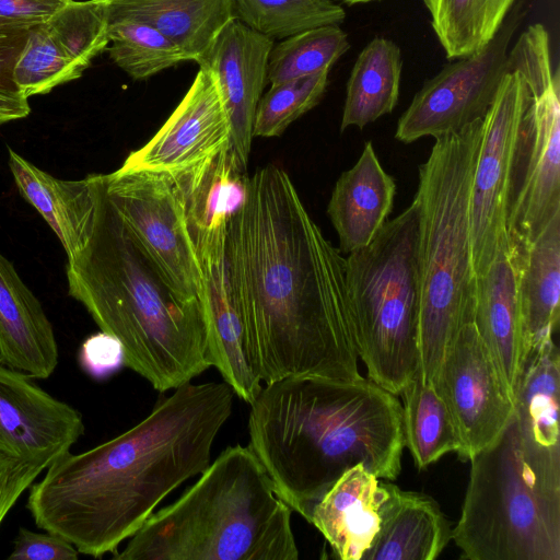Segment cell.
I'll return each mask as SVG.
<instances>
[{
	"label": "cell",
	"instance_id": "obj_31",
	"mask_svg": "<svg viewBox=\"0 0 560 560\" xmlns=\"http://www.w3.org/2000/svg\"><path fill=\"white\" fill-rule=\"evenodd\" d=\"M234 19L272 39L303 31L340 25L346 18L335 0H232Z\"/></svg>",
	"mask_w": 560,
	"mask_h": 560
},
{
	"label": "cell",
	"instance_id": "obj_34",
	"mask_svg": "<svg viewBox=\"0 0 560 560\" xmlns=\"http://www.w3.org/2000/svg\"><path fill=\"white\" fill-rule=\"evenodd\" d=\"M84 69L55 40L44 23L28 28L14 63L15 89L27 98L82 77Z\"/></svg>",
	"mask_w": 560,
	"mask_h": 560
},
{
	"label": "cell",
	"instance_id": "obj_7",
	"mask_svg": "<svg viewBox=\"0 0 560 560\" xmlns=\"http://www.w3.org/2000/svg\"><path fill=\"white\" fill-rule=\"evenodd\" d=\"M345 260L358 358L371 381L399 395L419 369L416 202Z\"/></svg>",
	"mask_w": 560,
	"mask_h": 560
},
{
	"label": "cell",
	"instance_id": "obj_42",
	"mask_svg": "<svg viewBox=\"0 0 560 560\" xmlns=\"http://www.w3.org/2000/svg\"><path fill=\"white\" fill-rule=\"evenodd\" d=\"M335 1L343 2L349 5H353V4H359V3H368V2H372V1H376V0H335Z\"/></svg>",
	"mask_w": 560,
	"mask_h": 560
},
{
	"label": "cell",
	"instance_id": "obj_15",
	"mask_svg": "<svg viewBox=\"0 0 560 560\" xmlns=\"http://www.w3.org/2000/svg\"><path fill=\"white\" fill-rule=\"evenodd\" d=\"M231 125L217 82L199 70L185 96L141 148L130 152L120 168L164 173L173 178L230 147Z\"/></svg>",
	"mask_w": 560,
	"mask_h": 560
},
{
	"label": "cell",
	"instance_id": "obj_28",
	"mask_svg": "<svg viewBox=\"0 0 560 560\" xmlns=\"http://www.w3.org/2000/svg\"><path fill=\"white\" fill-rule=\"evenodd\" d=\"M400 48L376 36L359 54L347 82L340 130L363 129L396 107L401 80Z\"/></svg>",
	"mask_w": 560,
	"mask_h": 560
},
{
	"label": "cell",
	"instance_id": "obj_30",
	"mask_svg": "<svg viewBox=\"0 0 560 560\" xmlns=\"http://www.w3.org/2000/svg\"><path fill=\"white\" fill-rule=\"evenodd\" d=\"M516 0H423L446 57L458 59L485 48Z\"/></svg>",
	"mask_w": 560,
	"mask_h": 560
},
{
	"label": "cell",
	"instance_id": "obj_10",
	"mask_svg": "<svg viewBox=\"0 0 560 560\" xmlns=\"http://www.w3.org/2000/svg\"><path fill=\"white\" fill-rule=\"evenodd\" d=\"M103 180L112 206L166 284L183 300L202 303L200 262L174 178L119 167Z\"/></svg>",
	"mask_w": 560,
	"mask_h": 560
},
{
	"label": "cell",
	"instance_id": "obj_22",
	"mask_svg": "<svg viewBox=\"0 0 560 560\" xmlns=\"http://www.w3.org/2000/svg\"><path fill=\"white\" fill-rule=\"evenodd\" d=\"M52 326L40 303L0 253V361L33 378L58 364Z\"/></svg>",
	"mask_w": 560,
	"mask_h": 560
},
{
	"label": "cell",
	"instance_id": "obj_12",
	"mask_svg": "<svg viewBox=\"0 0 560 560\" xmlns=\"http://www.w3.org/2000/svg\"><path fill=\"white\" fill-rule=\"evenodd\" d=\"M529 92L510 70L483 118V132L471 180L470 225L472 265L481 276L497 253L510 244L508 203L512 164Z\"/></svg>",
	"mask_w": 560,
	"mask_h": 560
},
{
	"label": "cell",
	"instance_id": "obj_14",
	"mask_svg": "<svg viewBox=\"0 0 560 560\" xmlns=\"http://www.w3.org/2000/svg\"><path fill=\"white\" fill-rule=\"evenodd\" d=\"M0 361V453L42 470L84 433L82 415Z\"/></svg>",
	"mask_w": 560,
	"mask_h": 560
},
{
	"label": "cell",
	"instance_id": "obj_8",
	"mask_svg": "<svg viewBox=\"0 0 560 560\" xmlns=\"http://www.w3.org/2000/svg\"><path fill=\"white\" fill-rule=\"evenodd\" d=\"M452 539L470 560H560V509L546 501L521 457L514 416L470 459Z\"/></svg>",
	"mask_w": 560,
	"mask_h": 560
},
{
	"label": "cell",
	"instance_id": "obj_35",
	"mask_svg": "<svg viewBox=\"0 0 560 560\" xmlns=\"http://www.w3.org/2000/svg\"><path fill=\"white\" fill-rule=\"evenodd\" d=\"M328 73L323 71L271 84L258 102L253 137L280 136L290 124L315 107L326 91Z\"/></svg>",
	"mask_w": 560,
	"mask_h": 560
},
{
	"label": "cell",
	"instance_id": "obj_21",
	"mask_svg": "<svg viewBox=\"0 0 560 560\" xmlns=\"http://www.w3.org/2000/svg\"><path fill=\"white\" fill-rule=\"evenodd\" d=\"M395 194L394 178L382 167L372 142H366L355 164L339 176L327 207L341 254L374 240L387 221Z\"/></svg>",
	"mask_w": 560,
	"mask_h": 560
},
{
	"label": "cell",
	"instance_id": "obj_11",
	"mask_svg": "<svg viewBox=\"0 0 560 560\" xmlns=\"http://www.w3.org/2000/svg\"><path fill=\"white\" fill-rule=\"evenodd\" d=\"M523 15L522 4H514L485 48L427 80L400 116L395 138L404 143L436 139L485 118L509 72V46Z\"/></svg>",
	"mask_w": 560,
	"mask_h": 560
},
{
	"label": "cell",
	"instance_id": "obj_19",
	"mask_svg": "<svg viewBox=\"0 0 560 560\" xmlns=\"http://www.w3.org/2000/svg\"><path fill=\"white\" fill-rule=\"evenodd\" d=\"M474 323L514 400L528 347L511 241L476 277Z\"/></svg>",
	"mask_w": 560,
	"mask_h": 560
},
{
	"label": "cell",
	"instance_id": "obj_37",
	"mask_svg": "<svg viewBox=\"0 0 560 560\" xmlns=\"http://www.w3.org/2000/svg\"><path fill=\"white\" fill-rule=\"evenodd\" d=\"M80 552L63 537L20 527L9 560H78Z\"/></svg>",
	"mask_w": 560,
	"mask_h": 560
},
{
	"label": "cell",
	"instance_id": "obj_33",
	"mask_svg": "<svg viewBox=\"0 0 560 560\" xmlns=\"http://www.w3.org/2000/svg\"><path fill=\"white\" fill-rule=\"evenodd\" d=\"M110 59L132 80H145L188 61L185 54L155 27L132 19H108Z\"/></svg>",
	"mask_w": 560,
	"mask_h": 560
},
{
	"label": "cell",
	"instance_id": "obj_27",
	"mask_svg": "<svg viewBox=\"0 0 560 560\" xmlns=\"http://www.w3.org/2000/svg\"><path fill=\"white\" fill-rule=\"evenodd\" d=\"M248 177L230 147L174 177L190 235L225 225L246 199Z\"/></svg>",
	"mask_w": 560,
	"mask_h": 560
},
{
	"label": "cell",
	"instance_id": "obj_18",
	"mask_svg": "<svg viewBox=\"0 0 560 560\" xmlns=\"http://www.w3.org/2000/svg\"><path fill=\"white\" fill-rule=\"evenodd\" d=\"M228 224V223H226ZM226 224L191 236L200 262L208 327V352L235 396L250 404L262 387L247 357L241 315L232 296L225 267Z\"/></svg>",
	"mask_w": 560,
	"mask_h": 560
},
{
	"label": "cell",
	"instance_id": "obj_6",
	"mask_svg": "<svg viewBox=\"0 0 560 560\" xmlns=\"http://www.w3.org/2000/svg\"><path fill=\"white\" fill-rule=\"evenodd\" d=\"M482 132L483 118L436 138L419 167L413 199L420 287L417 373L433 384L457 332L474 322L470 191Z\"/></svg>",
	"mask_w": 560,
	"mask_h": 560
},
{
	"label": "cell",
	"instance_id": "obj_24",
	"mask_svg": "<svg viewBox=\"0 0 560 560\" xmlns=\"http://www.w3.org/2000/svg\"><path fill=\"white\" fill-rule=\"evenodd\" d=\"M9 167L21 195L40 213L61 242L68 260L85 245L95 213L94 174L59 179L9 148Z\"/></svg>",
	"mask_w": 560,
	"mask_h": 560
},
{
	"label": "cell",
	"instance_id": "obj_4",
	"mask_svg": "<svg viewBox=\"0 0 560 560\" xmlns=\"http://www.w3.org/2000/svg\"><path fill=\"white\" fill-rule=\"evenodd\" d=\"M92 232L67 265L69 294L102 331L116 337L125 365L156 390L175 389L211 366L199 301H185L140 250L94 174Z\"/></svg>",
	"mask_w": 560,
	"mask_h": 560
},
{
	"label": "cell",
	"instance_id": "obj_20",
	"mask_svg": "<svg viewBox=\"0 0 560 560\" xmlns=\"http://www.w3.org/2000/svg\"><path fill=\"white\" fill-rule=\"evenodd\" d=\"M387 494L386 482L358 464L315 504L308 523L322 533L336 558L362 560L380 529Z\"/></svg>",
	"mask_w": 560,
	"mask_h": 560
},
{
	"label": "cell",
	"instance_id": "obj_13",
	"mask_svg": "<svg viewBox=\"0 0 560 560\" xmlns=\"http://www.w3.org/2000/svg\"><path fill=\"white\" fill-rule=\"evenodd\" d=\"M435 386L455 422L463 462L492 445L514 416V400L474 322L448 347Z\"/></svg>",
	"mask_w": 560,
	"mask_h": 560
},
{
	"label": "cell",
	"instance_id": "obj_2",
	"mask_svg": "<svg viewBox=\"0 0 560 560\" xmlns=\"http://www.w3.org/2000/svg\"><path fill=\"white\" fill-rule=\"evenodd\" d=\"M234 396L225 382L186 383L124 433L67 453L30 488L36 526L85 556L116 552L171 492L208 467Z\"/></svg>",
	"mask_w": 560,
	"mask_h": 560
},
{
	"label": "cell",
	"instance_id": "obj_32",
	"mask_svg": "<svg viewBox=\"0 0 560 560\" xmlns=\"http://www.w3.org/2000/svg\"><path fill=\"white\" fill-rule=\"evenodd\" d=\"M350 48L339 25L310 28L273 44L268 60V82L281 83L329 71Z\"/></svg>",
	"mask_w": 560,
	"mask_h": 560
},
{
	"label": "cell",
	"instance_id": "obj_9",
	"mask_svg": "<svg viewBox=\"0 0 560 560\" xmlns=\"http://www.w3.org/2000/svg\"><path fill=\"white\" fill-rule=\"evenodd\" d=\"M509 69L529 92L512 164L508 203L511 241H533L560 212V77L549 34L529 25L509 50Z\"/></svg>",
	"mask_w": 560,
	"mask_h": 560
},
{
	"label": "cell",
	"instance_id": "obj_1",
	"mask_svg": "<svg viewBox=\"0 0 560 560\" xmlns=\"http://www.w3.org/2000/svg\"><path fill=\"white\" fill-rule=\"evenodd\" d=\"M225 267L254 372L361 378L346 260L305 209L289 174L268 164L248 177L226 224Z\"/></svg>",
	"mask_w": 560,
	"mask_h": 560
},
{
	"label": "cell",
	"instance_id": "obj_25",
	"mask_svg": "<svg viewBox=\"0 0 560 560\" xmlns=\"http://www.w3.org/2000/svg\"><path fill=\"white\" fill-rule=\"evenodd\" d=\"M511 244L529 353L532 348L553 338L559 324L560 212L533 241Z\"/></svg>",
	"mask_w": 560,
	"mask_h": 560
},
{
	"label": "cell",
	"instance_id": "obj_40",
	"mask_svg": "<svg viewBox=\"0 0 560 560\" xmlns=\"http://www.w3.org/2000/svg\"><path fill=\"white\" fill-rule=\"evenodd\" d=\"M28 26L0 18V86L16 90L14 63L25 44Z\"/></svg>",
	"mask_w": 560,
	"mask_h": 560
},
{
	"label": "cell",
	"instance_id": "obj_3",
	"mask_svg": "<svg viewBox=\"0 0 560 560\" xmlns=\"http://www.w3.org/2000/svg\"><path fill=\"white\" fill-rule=\"evenodd\" d=\"M249 405L248 447L277 494L307 522L353 466L389 481L400 474L401 404L369 377H285L262 386Z\"/></svg>",
	"mask_w": 560,
	"mask_h": 560
},
{
	"label": "cell",
	"instance_id": "obj_36",
	"mask_svg": "<svg viewBox=\"0 0 560 560\" xmlns=\"http://www.w3.org/2000/svg\"><path fill=\"white\" fill-rule=\"evenodd\" d=\"M79 363L91 377L105 380L125 365L124 348L110 334L101 331L91 335L80 348Z\"/></svg>",
	"mask_w": 560,
	"mask_h": 560
},
{
	"label": "cell",
	"instance_id": "obj_17",
	"mask_svg": "<svg viewBox=\"0 0 560 560\" xmlns=\"http://www.w3.org/2000/svg\"><path fill=\"white\" fill-rule=\"evenodd\" d=\"M275 39L236 19L219 32L196 61L214 78L231 125L230 148L247 168L258 102L268 82V60Z\"/></svg>",
	"mask_w": 560,
	"mask_h": 560
},
{
	"label": "cell",
	"instance_id": "obj_41",
	"mask_svg": "<svg viewBox=\"0 0 560 560\" xmlns=\"http://www.w3.org/2000/svg\"><path fill=\"white\" fill-rule=\"evenodd\" d=\"M30 112L26 96L18 90L0 86V125L24 118Z\"/></svg>",
	"mask_w": 560,
	"mask_h": 560
},
{
	"label": "cell",
	"instance_id": "obj_23",
	"mask_svg": "<svg viewBox=\"0 0 560 560\" xmlns=\"http://www.w3.org/2000/svg\"><path fill=\"white\" fill-rule=\"evenodd\" d=\"M380 529L362 560H434L452 540V527L428 494L386 482Z\"/></svg>",
	"mask_w": 560,
	"mask_h": 560
},
{
	"label": "cell",
	"instance_id": "obj_26",
	"mask_svg": "<svg viewBox=\"0 0 560 560\" xmlns=\"http://www.w3.org/2000/svg\"><path fill=\"white\" fill-rule=\"evenodd\" d=\"M147 23L197 61L234 19L232 0H108V19Z\"/></svg>",
	"mask_w": 560,
	"mask_h": 560
},
{
	"label": "cell",
	"instance_id": "obj_5",
	"mask_svg": "<svg viewBox=\"0 0 560 560\" xmlns=\"http://www.w3.org/2000/svg\"><path fill=\"white\" fill-rule=\"evenodd\" d=\"M292 509L248 446L226 447L115 560H298Z\"/></svg>",
	"mask_w": 560,
	"mask_h": 560
},
{
	"label": "cell",
	"instance_id": "obj_39",
	"mask_svg": "<svg viewBox=\"0 0 560 560\" xmlns=\"http://www.w3.org/2000/svg\"><path fill=\"white\" fill-rule=\"evenodd\" d=\"M70 0H0V18L28 27L49 20Z\"/></svg>",
	"mask_w": 560,
	"mask_h": 560
},
{
	"label": "cell",
	"instance_id": "obj_16",
	"mask_svg": "<svg viewBox=\"0 0 560 560\" xmlns=\"http://www.w3.org/2000/svg\"><path fill=\"white\" fill-rule=\"evenodd\" d=\"M560 355L553 338L532 348L514 395L521 457L538 493L560 508Z\"/></svg>",
	"mask_w": 560,
	"mask_h": 560
},
{
	"label": "cell",
	"instance_id": "obj_38",
	"mask_svg": "<svg viewBox=\"0 0 560 560\" xmlns=\"http://www.w3.org/2000/svg\"><path fill=\"white\" fill-rule=\"evenodd\" d=\"M42 471L0 453V524Z\"/></svg>",
	"mask_w": 560,
	"mask_h": 560
},
{
	"label": "cell",
	"instance_id": "obj_29",
	"mask_svg": "<svg viewBox=\"0 0 560 560\" xmlns=\"http://www.w3.org/2000/svg\"><path fill=\"white\" fill-rule=\"evenodd\" d=\"M404 404L405 446L418 469H424L451 452L458 454L459 435L452 413L435 384L416 373L400 392Z\"/></svg>",
	"mask_w": 560,
	"mask_h": 560
}]
</instances>
